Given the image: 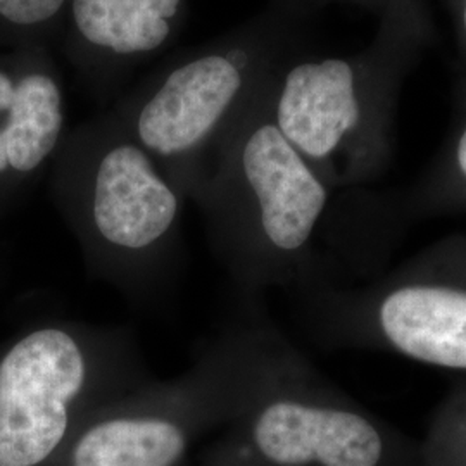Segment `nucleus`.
Segmentation results:
<instances>
[{
	"instance_id": "nucleus-6",
	"label": "nucleus",
	"mask_w": 466,
	"mask_h": 466,
	"mask_svg": "<svg viewBox=\"0 0 466 466\" xmlns=\"http://www.w3.org/2000/svg\"><path fill=\"white\" fill-rule=\"evenodd\" d=\"M300 296L323 346L466 371V233L444 235L367 282Z\"/></svg>"
},
{
	"instance_id": "nucleus-12",
	"label": "nucleus",
	"mask_w": 466,
	"mask_h": 466,
	"mask_svg": "<svg viewBox=\"0 0 466 466\" xmlns=\"http://www.w3.org/2000/svg\"><path fill=\"white\" fill-rule=\"evenodd\" d=\"M311 13H317L325 5H350L373 13L379 19L396 16L415 25L425 34L437 38V30L433 25L432 11L429 0H294Z\"/></svg>"
},
{
	"instance_id": "nucleus-11",
	"label": "nucleus",
	"mask_w": 466,
	"mask_h": 466,
	"mask_svg": "<svg viewBox=\"0 0 466 466\" xmlns=\"http://www.w3.org/2000/svg\"><path fill=\"white\" fill-rule=\"evenodd\" d=\"M427 460L431 466H466V379L454 380L439 406Z\"/></svg>"
},
{
	"instance_id": "nucleus-7",
	"label": "nucleus",
	"mask_w": 466,
	"mask_h": 466,
	"mask_svg": "<svg viewBox=\"0 0 466 466\" xmlns=\"http://www.w3.org/2000/svg\"><path fill=\"white\" fill-rule=\"evenodd\" d=\"M237 418L269 466H396L400 444L333 385L283 333L254 318L249 371Z\"/></svg>"
},
{
	"instance_id": "nucleus-1",
	"label": "nucleus",
	"mask_w": 466,
	"mask_h": 466,
	"mask_svg": "<svg viewBox=\"0 0 466 466\" xmlns=\"http://www.w3.org/2000/svg\"><path fill=\"white\" fill-rule=\"evenodd\" d=\"M271 86L225 135L190 199L199 204L233 280L250 296L269 287L299 294L346 287L348 275L333 249L339 190L275 125Z\"/></svg>"
},
{
	"instance_id": "nucleus-3",
	"label": "nucleus",
	"mask_w": 466,
	"mask_h": 466,
	"mask_svg": "<svg viewBox=\"0 0 466 466\" xmlns=\"http://www.w3.org/2000/svg\"><path fill=\"white\" fill-rule=\"evenodd\" d=\"M435 42L389 16L354 54L321 57L299 50L273 82L271 117L330 188H365L390 167L402 86Z\"/></svg>"
},
{
	"instance_id": "nucleus-5",
	"label": "nucleus",
	"mask_w": 466,
	"mask_h": 466,
	"mask_svg": "<svg viewBox=\"0 0 466 466\" xmlns=\"http://www.w3.org/2000/svg\"><path fill=\"white\" fill-rule=\"evenodd\" d=\"M150 382L128 333L49 325L0 360V466H40L80 420Z\"/></svg>"
},
{
	"instance_id": "nucleus-9",
	"label": "nucleus",
	"mask_w": 466,
	"mask_h": 466,
	"mask_svg": "<svg viewBox=\"0 0 466 466\" xmlns=\"http://www.w3.org/2000/svg\"><path fill=\"white\" fill-rule=\"evenodd\" d=\"M65 92L49 67L13 76L0 67V175H30L65 140Z\"/></svg>"
},
{
	"instance_id": "nucleus-13",
	"label": "nucleus",
	"mask_w": 466,
	"mask_h": 466,
	"mask_svg": "<svg viewBox=\"0 0 466 466\" xmlns=\"http://www.w3.org/2000/svg\"><path fill=\"white\" fill-rule=\"evenodd\" d=\"M67 0H0V19L17 28H61Z\"/></svg>"
},
{
	"instance_id": "nucleus-14",
	"label": "nucleus",
	"mask_w": 466,
	"mask_h": 466,
	"mask_svg": "<svg viewBox=\"0 0 466 466\" xmlns=\"http://www.w3.org/2000/svg\"><path fill=\"white\" fill-rule=\"evenodd\" d=\"M461 73H466V0H448Z\"/></svg>"
},
{
	"instance_id": "nucleus-10",
	"label": "nucleus",
	"mask_w": 466,
	"mask_h": 466,
	"mask_svg": "<svg viewBox=\"0 0 466 466\" xmlns=\"http://www.w3.org/2000/svg\"><path fill=\"white\" fill-rule=\"evenodd\" d=\"M390 199L404 228L421 219L466 215V73L452 88V121L444 144L417 182Z\"/></svg>"
},
{
	"instance_id": "nucleus-8",
	"label": "nucleus",
	"mask_w": 466,
	"mask_h": 466,
	"mask_svg": "<svg viewBox=\"0 0 466 466\" xmlns=\"http://www.w3.org/2000/svg\"><path fill=\"white\" fill-rule=\"evenodd\" d=\"M188 0H67L63 26L75 69L97 94L167 49L182 30Z\"/></svg>"
},
{
	"instance_id": "nucleus-4",
	"label": "nucleus",
	"mask_w": 466,
	"mask_h": 466,
	"mask_svg": "<svg viewBox=\"0 0 466 466\" xmlns=\"http://www.w3.org/2000/svg\"><path fill=\"white\" fill-rule=\"evenodd\" d=\"M59 192L86 265L146 298L173 269L182 190L111 109L65 137Z\"/></svg>"
},
{
	"instance_id": "nucleus-2",
	"label": "nucleus",
	"mask_w": 466,
	"mask_h": 466,
	"mask_svg": "<svg viewBox=\"0 0 466 466\" xmlns=\"http://www.w3.org/2000/svg\"><path fill=\"white\" fill-rule=\"evenodd\" d=\"M313 13L294 0L265 11L157 71L113 109L185 198L225 135L302 50Z\"/></svg>"
}]
</instances>
